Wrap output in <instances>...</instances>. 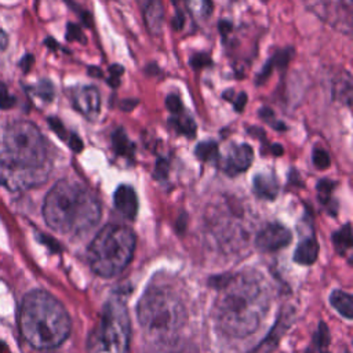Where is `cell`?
<instances>
[{"mask_svg":"<svg viewBox=\"0 0 353 353\" xmlns=\"http://www.w3.org/2000/svg\"><path fill=\"white\" fill-rule=\"evenodd\" d=\"M47 145L30 121H14L0 143V185L10 190H26L48 176Z\"/></svg>","mask_w":353,"mask_h":353,"instance_id":"cell-1","label":"cell"},{"mask_svg":"<svg viewBox=\"0 0 353 353\" xmlns=\"http://www.w3.org/2000/svg\"><path fill=\"white\" fill-rule=\"evenodd\" d=\"M269 288L263 277L252 270L233 274L221 288L215 302V319L221 330L232 336H247L256 331L269 309Z\"/></svg>","mask_w":353,"mask_h":353,"instance_id":"cell-2","label":"cell"},{"mask_svg":"<svg viewBox=\"0 0 353 353\" xmlns=\"http://www.w3.org/2000/svg\"><path fill=\"white\" fill-rule=\"evenodd\" d=\"M43 215L52 230L63 234H80L98 223L101 205L81 183L62 179L47 193Z\"/></svg>","mask_w":353,"mask_h":353,"instance_id":"cell-3","label":"cell"},{"mask_svg":"<svg viewBox=\"0 0 353 353\" xmlns=\"http://www.w3.org/2000/svg\"><path fill=\"white\" fill-rule=\"evenodd\" d=\"M18 325L22 336L36 349H54L70 334V317L51 294L36 290L21 305Z\"/></svg>","mask_w":353,"mask_h":353,"instance_id":"cell-4","label":"cell"},{"mask_svg":"<svg viewBox=\"0 0 353 353\" xmlns=\"http://www.w3.org/2000/svg\"><path fill=\"white\" fill-rule=\"evenodd\" d=\"M137 313L146 334L163 339L176 334L186 320L179 294L165 284H152L141 296Z\"/></svg>","mask_w":353,"mask_h":353,"instance_id":"cell-5","label":"cell"},{"mask_svg":"<svg viewBox=\"0 0 353 353\" xmlns=\"http://www.w3.org/2000/svg\"><path fill=\"white\" fill-rule=\"evenodd\" d=\"M135 248V236L121 225H106L88 247L91 269L101 277H114L130 263Z\"/></svg>","mask_w":353,"mask_h":353,"instance_id":"cell-6","label":"cell"},{"mask_svg":"<svg viewBox=\"0 0 353 353\" xmlns=\"http://www.w3.org/2000/svg\"><path fill=\"white\" fill-rule=\"evenodd\" d=\"M130 317L121 299L106 303L99 323L87 339V353H127Z\"/></svg>","mask_w":353,"mask_h":353,"instance_id":"cell-7","label":"cell"},{"mask_svg":"<svg viewBox=\"0 0 353 353\" xmlns=\"http://www.w3.org/2000/svg\"><path fill=\"white\" fill-rule=\"evenodd\" d=\"M305 7L341 33H352V0H302Z\"/></svg>","mask_w":353,"mask_h":353,"instance_id":"cell-8","label":"cell"},{"mask_svg":"<svg viewBox=\"0 0 353 353\" xmlns=\"http://www.w3.org/2000/svg\"><path fill=\"white\" fill-rule=\"evenodd\" d=\"M72 102L74 109L85 119L94 121L101 113V95L97 87L83 85L72 91Z\"/></svg>","mask_w":353,"mask_h":353,"instance_id":"cell-9","label":"cell"},{"mask_svg":"<svg viewBox=\"0 0 353 353\" xmlns=\"http://www.w3.org/2000/svg\"><path fill=\"white\" fill-rule=\"evenodd\" d=\"M291 241V233L287 228L279 223L265 226L255 239V244L262 251H276L285 247Z\"/></svg>","mask_w":353,"mask_h":353,"instance_id":"cell-10","label":"cell"},{"mask_svg":"<svg viewBox=\"0 0 353 353\" xmlns=\"http://www.w3.org/2000/svg\"><path fill=\"white\" fill-rule=\"evenodd\" d=\"M252 159H254V152L250 145L247 143L233 145L222 161V168L228 174L236 175L245 171L251 165Z\"/></svg>","mask_w":353,"mask_h":353,"instance_id":"cell-11","label":"cell"},{"mask_svg":"<svg viewBox=\"0 0 353 353\" xmlns=\"http://www.w3.org/2000/svg\"><path fill=\"white\" fill-rule=\"evenodd\" d=\"M141 10L145 25L150 34L160 36L164 22V11L161 0H137Z\"/></svg>","mask_w":353,"mask_h":353,"instance_id":"cell-12","label":"cell"},{"mask_svg":"<svg viewBox=\"0 0 353 353\" xmlns=\"http://www.w3.org/2000/svg\"><path fill=\"white\" fill-rule=\"evenodd\" d=\"M113 199H114V207L121 215H124L128 219L135 218L138 212V199L135 192L130 186L127 185L119 186L114 192Z\"/></svg>","mask_w":353,"mask_h":353,"instance_id":"cell-13","label":"cell"},{"mask_svg":"<svg viewBox=\"0 0 353 353\" xmlns=\"http://www.w3.org/2000/svg\"><path fill=\"white\" fill-rule=\"evenodd\" d=\"M352 94H353V84L352 76L349 72H342V74L336 76L332 83V97L334 99L345 103L346 106L352 105Z\"/></svg>","mask_w":353,"mask_h":353,"instance_id":"cell-14","label":"cell"},{"mask_svg":"<svg viewBox=\"0 0 353 353\" xmlns=\"http://www.w3.org/2000/svg\"><path fill=\"white\" fill-rule=\"evenodd\" d=\"M277 181L265 174H259L254 178V190L259 197L274 199L277 194Z\"/></svg>","mask_w":353,"mask_h":353,"instance_id":"cell-15","label":"cell"},{"mask_svg":"<svg viewBox=\"0 0 353 353\" xmlns=\"http://www.w3.org/2000/svg\"><path fill=\"white\" fill-rule=\"evenodd\" d=\"M317 254H319V247L316 241L313 239H306L295 250L294 259L301 265H310L316 261Z\"/></svg>","mask_w":353,"mask_h":353,"instance_id":"cell-16","label":"cell"},{"mask_svg":"<svg viewBox=\"0 0 353 353\" xmlns=\"http://www.w3.org/2000/svg\"><path fill=\"white\" fill-rule=\"evenodd\" d=\"M331 305L335 307V310H338L342 316L352 319L353 316V299L352 295L345 292V291H334L330 296Z\"/></svg>","mask_w":353,"mask_h":353,"instance_id":"cell-17","label":"cell"},{"mask_svg":"<svg viewBox=\"0 0 353 353\" xmlns=\"http://www.w3.org/2000/svg\"><path fill=\"white\" fill-rule=\"evenodd\" d=\"M170 123L175 127V130L189 138H193L196 134V124L193 121V119L185 113V110L182 113L178 114H172V117L170 119Z\"/></svg>","mask_w":353,"mask_h":353,"instance_id":"cell-18","label":"cell"},{"mask_svg":"<svg viewBox=\"0 0 353 353\" xmlns=\"http://www.w3.org/2000/svg\"><path fill=\"white\" fill-rule=\"evenodd\" d=\"M112 141H113V148L119 154H131L132 153L134 145L130 142V139L127 138L123 128H119L113 132Z\"/></svg>","mask_w":353,"mask_h":353,"instance_id":"cell-19","label":"cell"},{"mask_svg":"<svg viewBox=\"0 0 353 353\" xmlns=\"http://www.w3.org/2000/svg\"><path fill=\"white\" fill-rule=\"evenodd\" d=\"M196 156L204 161H214L218 159V145L214 141H205L196 146Z\"/></svg>","mask_w":353,"mask_h":353,"instance_id":"cell-20","label":"cell"},{"mask_svg":"<svg viewBox=\"0 0 353 353\" xmlns=\"http://www.w3.org/2000/svg\"><path fill=\"white\" fill-rule=\"evenodd\" d=\"M292 57H294V48L292 47H287V48H283V50H277L270 57V61L273 62L274 69L284 70V69H287V66H288L290 61L292 59Z\"/></svg>","mask_w":353,"mask_h":353,"instance_id":"cell-21","label":"cell"},{"mask_svg":"<svg viewBox=\"0 0 353 353\" xmlns=\"http://www.w3.org/2000/svg\"><path fill=\"white\" fill-rule=\"evenodd\" d=\"M334 241H335V247L341 251H346V250H350L352 247V233H350V228L349 226H345L343 229H341L335 237H334Z\"/></svg>","mask_w":353,"mask_h":353,"instance_id":"cell-22","label":"cell"},{"mask_svg":"<svg viewBox=\"0 0 353 353\" xmlns=\"http://www.w3.org/2000/svg\"><path fill=\"white\" fill-rule=\"evenodd\" d=\"M189 65L194 69V70H201L204 68H211L212 66V59L210 58V55L207 52H196L190 59H189Z\"/></svg>","mask_w":353,"mask_h":353,"instance_id":"cell-23","label":"cell"},{"mask_svg":"<svg viewBox=\"0 0 353 353\" xmlns=\"http://www.w3.org/2000/svg\"><path fill=\"white\" fill-rule=\"evenodd\" d=\"M34 92L37 97H40L43 101H47V102H50L54 98V87L48 80H41L34 87Z\"/></svg>","mask_w":353,"mask_h":353,"instance_id":"cell-24","label":"cell"},{"mask_svg":"<svg viewBox=\"0 0 353 353\" xmlns=\"http://www.w3.org/2000/svg\"><path fill=\"white\" fill-rule=\"evenodd\" d=\"M124 73V66L120 63H112L109 66V77L106 80V83L112 87V88H117L120 84V77Z\"/></svg>","mask_w":353,"mask_h":353,"instance_id":"cell-25","label":"cell"},{"mask_svg":"<svg viewBox=\"0 0 353 353\" xmlns=\"http://www.w3.org/2000/svg\"><path fill=\"white\" fill-rule=\"evenodd\" d=\"M165 106L172 114H178V113H182L185 110L181 98L175 94H168L165 97Z\"/></svg>","mask_w":353,"mask_h":353,"instance_id":"cell-26","label":"cell"},{"mask_svg":"<svg viewBox=\"0 0 353 353\" xmlns=\"http://www.w3.org/2000/svg\"><path fill=\"white\" fill-rule=\"evenodd\" d=\"M66 40L69 41H81L85 43V37L83 34V30L79 25L69 22L66 26Z\"/></svg>","mask_w":353,"mask_h":353,"instance_id":"cell-27","label":"cell"},{"mask_svg":"<svg viewBox=\"0 0 353 353\" xmlns=\"http://www.w3.org/2000/svg\"><path fill=\"white\" fill-rule=\"evenodd\" d=\"M313 163L317 168L323 170L330 165V156L324 149H316L313 152Z\"/></svg>","mask_w":353,"mask_h":353,"instance_id":"cell-28","label":"cell"},{"mask_svg":"<svg viewBox=\"0 0 353 353\" xmlns=\"http://www.w3.org/2000/svg\"><path fill=\"white\" fill-rule=\"evenodd\" d=\"M15 105V98L8 92L7 87L0 83V108L1 109H10Z\"/></svg>","mask_w":353,"mask_h":353,"instance_id":"cell-29","label":"cell"},{"mask_svg":"<svg viewBox=\"0 0 353 353\" xmlns=\"http://www.w3.org/2000/svg\"><path fill=\"white\" fill-rule=\"evenodd\" d=\"M48 124L51 125V128L55 131V134H57L59 138H62V139H68V132H66V130H65L63 124H62L58 119H55V117H50V119H48Z\"/></svg>","mask_w":353,"mask_h":353,"instance_id":"cell-30","label":"cell"},{"mask_svg":"<svg viewBox=\"0 0 353 353\" xmlns=\"http://www.w3.org/2000/svg\"><path fill=\"white\" fill-rule=\"evenodd\" d=\"M218 30H219V34H221L222 40L226 41L228 34L232 32V22L228 21V19H221L218 22Z\"/></svg>","mask_w":353,"mask_h":353,"instance_id":"cell-31","label":"cell"},{"mask_svg":"<svg viewBox=\"0 0 353 353\" xmlns=\"http://www.w3.org/2000/svg\"><path fill=\"white\" fill-rule=\"evenodd\" d=\"M245 103H247V92L241 91L234 99H233V106H234V110L237 113H241L245 108Z\"/></svg>","mask_w":353,"mask_h":353,"instance_id":"cell-32","label":"cell"},{"mask_svg":"<svg viewBox=\"0 0 353 353\" xmlns=\"http://www.w3.org/2000/svg\"><path fill=\"white\" fill-rule=\"evenodd\" d=\"M68 142H69V146H70L74 152H80V150L83 149V142H81V139H80L77 135H74V134H70V135H69Z\"/></svg>","mask_w":353,"mask_h":353,"instance_id":"cell-33","label":"cell"},{"mask_svg":"<svg viewBox=\"0 0 353 353\" xmlns=\"http://www.w3.org/2000/svg\"><path fill=\"white\" fill-rule=\"evenodd\" d=\"M139 101L138 99H131V98H127V99H123L120 102V108L124 110V112H130L132 110L135 106H138Z\"/></svg>","mask_w":353,"mask_h":353,"instance_id":"cell-34","label":"cell"},{"mask_svg":"<svg viewBox=\"0 0 353 353\" xmlns=\"http://www.w3.org/2000/svg\"><path fill=\"white\" fill-rule=\"evenodd\" d=\"M174 29L175 30H182L183 29V25H185V15L182 14V11L181 10H178L176 11V17H175V19H174Z\"/></svg>","mask_w":353,"mask_h":353,"instance_id":"cell-35","label":"cell"},{"mask_svg":"<svg viewBox=\"0 0 353 353\" xmlns=\"http://www.w3.org/2000/svg\"><path fill=\"white\" fill-rule=\"evenodd\" d=\"M259 116H261L265 121H268V123H272V121H273V117H274L273 110H272L270 108H261Z\"/></svg>","mask_w":353,"mask_h":353,"instance_id":"cell-36","label":"cell"},{"mask_svg":"<svg viewBox=\"0 0 353 353\" xmlns=\"http://www.w3.org/2000/svg\"><path fill=\"white\" fill-rule=\"evenodd\" d=\"M87 72L91 77H95V79H102L103 77V72L98 66H88Z\"/></svg>","mask_w":353,"mask_h":353,"instance_id":"cell-37","label":"cell"},{"mask_svg":"<svg viewBox=\"0 0 353 353\" xmlns=\"http://www.w3.org/2000/svg\"><path fill=\"white\" fill-rule=\"evenodd\" d=\"M7 44H8V37H7L6 32L0 28V51H4Z\"/></svg>","mask_w":353,"mask_h":353,"instance_id":"cell-38","label":"cell"},{"mask_svg":"<svg viewBox=\"0 0 353 353\" xmlns=\"http://www.w3.org/2000/svg\"><path fill=\"white\" fill-rule=\"evenodd\" d=\"M222 98H223L225 101L233 102V99H234V92H233V90H232V88H229V90L223 91V92H222Z\"/></svg>","mask_w":353,"mask_h":353,"instance_id":"cell-39","label":"cell"},{"mask_svg":"<svg viewBox=\"0 0 353 353\" xmlns=\"http://www.w3.org/2000/svg\"><path fill=\"white\" fill-rule=\"evenodd\" d=\"M0 353H11L8 346L4 342H1V341H0Z\"/></svg>","mask_w":353,"mask_h":353,"instance_id":"cell-40","label":"cell"},{"mask_svg":"<svg viewBox=\"0 0 353 353\" xmlns=\"http://www.w3.org/2000/svg\"><path fill=\"white\" fill-rule=\"evenodd\" d=\"M261 1H262V3H266V1H268V0H261Z\"/></svg>","mask_w":353,"mask_h":353,"instance_id":"cell-41","label":"cell"}]
</instances>
